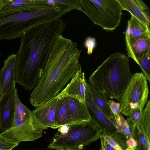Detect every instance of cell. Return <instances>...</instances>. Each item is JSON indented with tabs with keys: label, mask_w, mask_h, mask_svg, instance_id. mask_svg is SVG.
Returning <instances> with one entry per match:
<instances>
[{
	"label": "cell",
	"mask_w": 150,
	"mask_h": 150,
	"mask_svg": "<svg viewBox=\"0 0 150 150\" xmlns=\"http://www.w3.org/2000/svg\"><path fill=\"white\" fill-rule=\"evenodd\" d=\"M67 24L59 19L25 31L16 54L15 83L27 91L33 89L41 77L52 45Z\"/></svg>",
	"instance_id": "cell-1"
},
{
	"label": "cell",
	"mask_w": 150,
	"mask_h": 150,
	"mask_svg": "<svg viewBox=\"0 0 150 150\" xmlns=\"http://www.w3.org/2000/svg\"><path fill=\"white\" fill-rule=\"evenodd\" d=\"M81 51L76 43L62 35L52 47L39 83L30 97L33 106L37 107L57 95L79 71Z\"/></svg>",
	"instance_id": "cell-2"
},
{
	"label": "cell",
	"mask_w": 150,
	"mask_h": 150,
	"mask_svg": "<svg viewBox=\"0 0 150 150\" xmlns=\"http://www.w3.org/2000/svg\"><path fill=\"white\" fill-rule=\"evenodd\" d=\"M132 75L128 57L116 52L109 56L91 74L88 83L108 98L119 102Z\"/></svg>",
	"instance_id": "cell-3"
},
{
	"label": "cell",
	"mask_w": 150,
	"mask_h": 150,
	"mask_svg": "<svg viewBox=\"0 0 150 150\" xmlns=\"http://www.w3.org/2000/svg\"><path fill=\"white\" fill-rule=\"evenodd\" d=\"M58 128L47 145L48 149L69 150L83 147L96 141L103 135L102 130L91 120Z\"/></svg>",
	"instance_id": "cell-4"
},
{
	"label": "cell",
	"mask_w": 150,
	"mask_h": 150,
	"mask_svg": "<svg viewBox=\"0 0 150 150\" xmlns=\"http://www.w3.org/2000/svg\"><path fill=\"white\" fill-rule=\"evenodd\" d=\"M50 13L47 8L26 12L0 13V40L20 38L28 29L46 23Z\"/></svg>",
	"instance_id": "cell-5"
},
{
	"label": "cell",
	"mask_w": 150,
	"mask_h": 150,
	"mask_svg": "<svg viewBox=\"0 0 150 150\" xmlns=\"http://www.w3.org/2000/svg\"><path fill=\"white\" fill-rule=\"evenodd\" d=\"M81 10L96 25L107 31L120 25L122 9L117 0H78Z\"/></svg>",
	"instance_id": "cell-6"
},
{
	"label": "cell",
	"mask_w": 150,
	"mask_h": 150,
	"mask_svg": "<svg viewBox=\"0 0 150 150\" xmlns=\"http://www.w3.org/2000/svg\"><path fill=\"white\" fill-rule=\"evenodd\" d=\"M147 81L142 73L132 75L119 101L120 113L128 117L138 109L142 110L149 94Z\"/></svg>",
	"instance_id": "cell-7"
},
{
	"label": "cell",
	"mask_w": 150,
	"mask_h": 150,
	"mask_svg": "<svg viewBox=\"0 0 150 150\" xmlns=\"http://www.w3.org/2000/svg\"><path fill=\"white\" fill-rule=\"evenodd\" d=\"M62 98L59 93L31 111L32 123L36 130L43 134L44 130L48 128L56 129L59 127L56 121V112Z\"/></svg>",
	"instance_id": "cell-8"
},
{
	"label": "cell",
	"mask_w": 150,
	"mask_h": 150,
	"mask_svg": "<svg viewBox=\"0 0 150 150\" xmlns=\"http://www.w3.org/2000/svg\"><path fill=\"white\" fill-rule=\"evenodd\" d=\"M84 83L85 102L91 121L102 130L103 135L110 136L116 131L115 128L95 103L86 81Z\"/></svg>",
	"instance_id": "cell-9"
},
{
	"label": "cell",
	"mask_w": 150,
	"mask_h": 150,
	"mask_svg": "<svg viewBox=\"0 0 150 150\" xmlns=\"http://www.w3.org/2000/svg\"><path fill=\"white\" fill-rule=\"evenodd\" d=\"M14 83L5 93L0 103V131L9 129L13 122L15 115L16 91Z\"/></svg>",
	"instance_id": "cell-10"
},
{
	"label": "cell",
	"mask_w": 150,
	"mask_h": 150,
	"mask_svg": "<svg viewBox=\"0 0 150 150\" xmlns=\"http://www.w3.org/2000/svg\"><path fill=\"white\" fill-rule=\"evenodd\" d=\"M51 5L48 3L47 0H4L0 13L26 12L42 9Z\"/></svg>",
	"instance_id": "cell-11"
},
{
	"label": "cell",
	"mask_w": 150,
	"mask_h": 150,
	"mask_svg": "<svg viewBox=\"0 0 150 150\" xmlns=\"http://www.w3.org/2000/svg\"><path fill=\"white\" fill-rule=\"evenodd\" d=\"M122 10L129 12L140 21L149 27L150 11L147 5L141 0H117Z\"/></svg>",
	"instance_id": "cell-12"
},
{
	"label": "cell",
	"mask_w": 150,
	"mask_h": 150,
	"mask_svg": "<svg viewBox=\"0 0 150 150\" xmlns=\"http://www.w3.org/2000/svg\"><path fill=\"white\" fill-rule=\"evenodd\" d=\"M86 81L84 72L80 71L71 79L66 87L60 93L62 98L67 97L74 98L85 103V87Z\"/></svg>",
	"instance_id": "cell-13"
},
{
	"label": "cell",
	"mask_w": 150,
	"mask_h": 150,
	"mask_svg": "<svg viewBox=\"0 0 150 150\" xmlns=\"http://www.w3.org/2000/svg\"><path fill=\"white\" fill-rule=\"evenodd\" d=\"M125 40L128 55L136 62L139 57L150 50V35L137 38L125 37Z\"/></svg>",
	"instance_id": "cell-14"
},
{
	"label": "cell",
	"mask_w": 150,
	"mask_h": 150,
	"mask_svg": "<svg viewBox=\"0 0 150 150\" xmlns=\"http://www.w3.org/2000/svg\"><path fill=\"white\" fill-rule=\"evenodd\" d=\"M0 71V85L5 94L11 85L15 82L16 54L12 53L4 61Z\"/></svg>",
	"instance_id": "cell-15"
},
{
	"label": "cell",
	"mask_w": 150,
	"mask_h": 150,
	"mask_svg": "<svg viewBox=\"0 0 150 150\" xmlns=\"http://www.w3.org/2000/svg\"><path fill=\"white\" fill-rule=\"evenodd\" d=\"M68 103L70 125L91 120L85 103H83L74 98L68 97Z\"/></svg>",
	"instance_id": "cell-16"
},
{
	"label": "cell",
	"mask_w": 150,
	"mask_h": 150,
	"mask_svg": "<svg viewBox=\"0 0 150 150\" xmlns=\"http://www.w3.org/2000/svg\"><path fill=\"white\" fill-rule=\"evenodd\" d=\"M125 37L137 38L150 35L149 27L143 24L132 16L128 21L125 33Z\"/></svg>",
	"instance_id": "cell-17"
},
{
	"label": "cell",
	"mask_w": 150,
	"mask_h": 150,
	"mask_svg": "<svg viewBox=\"0 0 150 150\" xmlns=\"http://www.w3.org/2000/svg\"><path fill=\"white\" fill-rule=\"evenodd\" d=\"M87 84L93 100L97 105L108 119L114 117L106 96L93 88L88 83Z\"/></svg>",
	"instance_id": "cell-18"
},
{
	"label": "cell",
	"mask_w": 150,
	"mask_h": 150,
	"mask_svg": "<svg viewBox=\"0 0 150 150\" xmlns=\"http://www.w3.org/2000/svg\"><path fill=\"white\" fill-rule=\"evenodd\" d=\"M30 112L31 111L21 101L16 89V91L14 118L19 119L24 125L32 127L35 130L32 123Z\"/></svg>",
	"instance_id": "cell-19"
},
{
	"label": "cell",
	"mask_w": 150,
	"mask_h": 150,
	"mask_svg": "<svg viewBox=\"0 0 150 150\" xmlns=\"http://www.w3.org/2000/svg\"><path fill=\"white\" fill-rule=\"evenodd\" d=\"M55 120L59 127L64 125H70L68 97L63 98L58 105L56 112Z\"/></svg>",
	"instance_id": "cell-20"
},
{
	"label": "cell",
	"mask_w": 150,
	"mask_h": 150,
	"mask_svg": "<svg viewBox=\"0 0 150 150\" xmlns=\"http://www.w3.org/2000/svg\"><path fill=\"white\" fill-rule=\"evenodd\" d=\"M135 125L150 143V100L147 101L146 107Z\"/></svg>",
	"instance_id": "cell-21"
},
{
	"label": "cell",
	"mask_w": 150,
	"mask_h": 150,
	"mask_svg": "<svg viewBox=\"0 0 150 150\" xmlns=\"http://www.w3.org/2000/svg\"><path fill=\"white\" fill-rule=\"evenodd\" d=\"M129 128L132 137L136 142L135 150H150V143L148 142L142 132L135 125Z\"/></svg>",
	"instance_id": "cell-22"
},
{
	"label": "cell",
	"mask_w": 150,
	"mask_h": 150,
	"mask_svg": "<svg viewBox=\"0 0 150 150\" xmlns=\"http://www.w3.org/2000/svg\"><path fill=\"white\" fill-rule=\"evenodd\" d=\"M150 50L141 55L136 63L142 70L143 74L150 83Z\"/></svg>",
	"instance_id": "cell-23"
},
{
	"label": "cell",
	"mask_w": 150,
	"mask_h": 150,
	"mask_svg": "<svg viewBox=\"0 0 150 150\" xmlns=\"http://www.w3.org/2000/svg\"><path fill=\"white\" fill-rule=\"evenodd\" d=\"M121 127L123 133L128 139L127 146L128 147L133 148L136 146V142L133 139L129 128L124 117L120 114Z\"/></svg>",
	"instance_id": "cell-24"
},
{
	"label": "cell",
	"mask_w": 150,
	"mask_h": 150,
	"mask_svg": "<svg viewBox=\"0 0 150 150\" xmlns=\"http://www.w3.org/2000/svg\"><path fill=\"white\" fill-rule=\"evenodd\" d=\"M110 136L123 150H125L128 147L127 144L128 139L122 131H116Z\"/></svg>",
	"instance_id": "cell-25"
},
{
	"label": "cell",
	"mask_w": 150,
	"mask_h": 150,
	"mask_svg": "<svg viewBox=\"0 0 150 150\" xmlns=\"http://www.w3.org/2000/svg\"><path fill=\"white\" fill-rule=\"evenodd\" d=\"M108 103L112 113L117 123L121 126L120 118V105L119 103H117L113 100H108Z\"/></svg>",
	"instance_id": "cell-26"
},
{
	"label": "cell",
	"mask_w": 150,
	"mask_h": 150,
	"mask_svg": "<svg viewBox=\"0 0 150 150\" xmlns=\"http://www.w3.org/2000/svg\"><path fill=\"white\" fill-rule=\"evenodd\" d=\"M19 144L13 142L0 135V150H12Z\"/></svg>",
	"instance_id": "cell-27"
},
{
	"label": "cell",
	"mask_w": 150,
	"mask_h": 150,
	"mask_svg": "<svg viewBox=\"0 0 150 150\" xmlns=\"http://www.w3.org/2000/svg\"><path fill=\"white\" fill-rule=\"evenodd\" d=\"M53 1L55 3L62 4L70 7L73 10H81L78 0H53Z\"/></svg>",
	"instance_id": "cell-28"
},
{
	"label": "cell",
	"mask_w": 150,
	"mask_h": 150,
	"mask_svg": "<svg viewBox=\"0 0 150 150\" xmlns=\"http://www.w3.org/2000/svg\"><path fill=\"white\" fill-rule=\"evenodd\" d=\"M142 111L140 109H138L131 116L128 117L126 121L129 128L134 125L138 121L141 115Z\"/></svg>",
	"instance_id": "cell-29"
},
{
	"label": "cell",
	"mask_w": 150,
	"mask_h": 150,
	"mask_svg": "<svg viewBox=\"0 0 150 150\" xmlns=\"http://www.w3.org/2000/svg\"><path fill=\"white\" fill-rule=\"evenodd\" d=\"M102 137L115 150H123L117 142L110 136L105 135H103Z\"/></svg>",
	"instance_id": "cell-30"
},
{
	"label": "cell",
	"mask_w": 150,
	"mask_h": 150,
	"mask_svg": "<svg viewBox=\"0 0 150 150\" xmlns=\"http://www.w3.org/2000/svg\"><path fill=\"white\" fill-rule=\"evenodd\" d=\"M85 47L87 48V53L91 54L95 46V40L94 38L91 37H88L85 40L84 42Z\"/></svg>",
	"instance_id": "cell-31"
},
{
	"label": "cell",
	"mask_w": 150,
	"mask_h": 150,
	"mask_svg": "<svg viewBox=\"0 0 150 150\" xmlns=\"http://www.w3.org/2000/svg\"><path fill=\"white\" fill-rule=\"evenodd\" d=\"M100 139L103 142L104 150H115L102 137Z\"/></svg>",
	"instance_id": "cell-32"
},
{
	"label": "cell",
	"mask_w": 150,
	"mask_h": 150,
	"mask_svg": "<svg viewBox=\"0 0 150 150\" xmlns=\"http://www.w3.org/2000/svg\"><path fill=\"white\" fill-rule=\"evenodd\" d=\"M4 94V93H3L0 85V103Z\"/></svg>",
	"instance_id": "cell-33"
},
{
	"label": "cell",
	"mask_w": 150,
	"mask_h": 150,
	"mask_svg": "<svg viewBox=\"0 0 150 150\" xmlns=\"http://www.w3.org/2000/svg\"><path fill=\"white\" fill-rule=\"evenodd\" d=\"M84 149V147H77L72 148L69 150H83Z\"/></svg>",
	"instance_id": "cell-34"
},
{
	"label": "cell",
	"mask_w": 150,
	"mask_h": 150,
	"mask_svg": "<svg viewBox=\"0 0 150 150\" xmlns=\"http://www.w3.org/2000/svg\"><path fill=\"white\" fill-rule=\"evenodd\" d=\"M4 3V0H0V10L1 8Z\"/></svg>",
	"instance_id": "cell-35"
},
{
	"label": "cell",
	"mask_w": 150,
	"mask_h": 150,
	"mask_svg": "<svg viewBox=\"0 0 150 150\" xmlns=\"http://www.w3.org/2000/svg\"><path fill=\"white\" fill-rule=\"evenodd\" d=\"M135 147H134L132 148L131 147H129L125 150H135Z\"/></svg>",
	"instance_id": "cell-36"
},
{
	"label": "cell",
	"mask_w": 150,
	"mask_h": 150,
	"mask_svg": "<svg viewBox=\"0 0 150 150\" xmlns=\"http://www.w3.org/2000/svg\"><path fill=\"white\" fill-rule=\"evenodd\" d=\"M101 147H100V150H104V146H103V142H102V141H101Z\"/></svg>",
	"instance_id": "cell-37"
}]
</instances>
